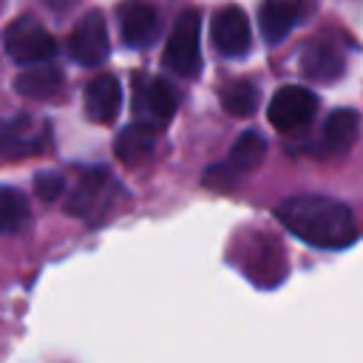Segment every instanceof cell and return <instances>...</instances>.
I'll list each match as a JSON object with an SVG mask.
<instances>
[{"mask_svg":"<svg viewBox=\"0 0 363 363\" xmlns=\"http://www.w3.org/2000/svg\"><path fill=\"white\" fill-rule=\"evenodd\" d=\"M315 111H318V96L312 91H306L303 85H284L272 94L267 105V119L275 130L289 133V130L306 128Z\"/></svg>","mask_w":363,"mask_h":363,"instance_id":"5b68a950","label":"cell"},{"mask_svg":"<svg viewBox=\"0 0 363 363\" xmlns=\"http://www.w3.org/2000/svg\"><path fill=\"white\" fill-rule=\"evenodd\" d=\"M346 68V60H343V51L326 40V37H318V40H309L303 48H301V71L303 77L309 79H318V82H332L343 74Z\"/></svg>","mask_w":363,"mask_h":363,"instance_id":"30bf717a","label":"cell"},{"mask_svg":"<svg viewBox=\"0 0 363 363\" xmlns=\"http://www.w3.org/2000/svg\"><path fill=\"white\" fill-rule=\"evenodd\" d=\"M275 216L292 235L320 250L346 247L357 235V221L352 210L329 196H315V193L289 196L278 204Z\"/></svg>","mask_w":363,"mask_h":363,"instance_id":"6da1fadb","label":"cell"},{"mask_svg":"<svg viewBox=\"0 0 363 363\" xmlns=\"http://www.w3.org/2000/svg\"><path fill=\"white\" fill-rule=\"evenodd\" d=\"M45 145L43 133L31 125L28 116H17L9 122H0V156L20 159V156H34Z\"/></svg>","mask_w":363,"mask_h":363,"instance_id":"4fadbf2b","label":"cell"},{"mask_svg":"<svg viewBox=\"0 0 363 363\" xmlns=\"http://www.w3.org/2000/svg\"><path fill=\"white\" fill-rule=\"evenodd\" d=\"M264 153H267L264 136L255 133V130H247V133H241L238 142L233 145L227 164H230L235 173H247V170H255V167L264 162Z\"/></svg>","mask_w":363,"mask_h":363,"instance_id":"e0dca14e","label":"cell"},{"mask_svg":"<svg viewBox=\"0 0 363 363\" xmlns=\"http://www.w3.org/2000/svg\"><path fill=\"white\" fill-rule=\"evenodd\" d=\"M28 218V201L14 187H0V233H17Z\"/></svg>","mask_w":363,"mask_h":363,"instance_id":"d6986e66","label":"cell"},{"mask_svg":"<svg viewBox=\"0 0 363 363\" xmlns=\"http://www.w3.org/2000/svg\"><path fill=\"white\" fill-rule=\"evenodd\" d=\"M176 102H179L176 91L164 79H156L147 74H139L133 79V116H136V122L156 130L173 119Z\"/></svg>","mask_w":363,"mask_h":363,"instance_id":"277c9868","label":"cell"},{"mask_svg":"<svg viewBox=\"0 0 363 363\" xmlns=\"http://www.w3.org/2000/svg\"><path fill=\"white\" fill-rule=\"evenodd\" d=\"M221 108L233 116H252L258 108V88L247 79H235L221 88Z\"/></svg>","mask_w":363,"mask_h":363,"instance_id":"ac0fdd59","label":"cell"},{"mask_svg":"<svg viewBox=\"0 0 363 363\" xmlns=\"http://www.w3.org/2000/svg\"><path fill=\"white\" fill-rule=\"evenodd\" d=\"M119 108H122L119 79H113L111 74H102V77H94L85 85V113H88L91 122L108 125L119 116Z\"/></svg>","mask_w":363,"mask_h":363,"instance_id":"8fae6325","label":"cell"},{"mask_svg":"<svg viewBox=\"0 0 363 363\" xmlns=\"http://www.w3.org/2000/svg\"><path fill=\"white\" fill-rule=\"evenodd\" d=\"M34 193L43 201H54V199H60V193H65V179L60 173H51V170L37 173L34 176Z\"/></svg>","mask_w":363,"mask_h":363,"instance_id":"ffe728a7","label":"cell"},{"mask_svg":"<svg viewBox=\"0 0 363 363\" xmlns=\"http://www.w3.org/2000/svg\"><path fill=\"white\" fill-rule=\"evenodd\" d=\"M71 57L79 65H99L108 51H111V40H108V26L102 11H88L79 17V23L71 31Z\"/></svg>","mask_w":363,"mask_h":363,"instance_id":"ba28073f","label":"cell"},{"mask_svg":"<svg viewBox=\"0 0 363 363\" xmlns=\"http://www.w3.org/2000/svg\"><path fill=\"white\" fill-rule=\"evenodd\" d=\"M116 184L111 182V176L102 170V167H94V170H85L79 176V182L74 184L71 196H68V213L77 216V218H96L102 216L108 207H111V190Z\"/></svg>","mask_w":363,"mask_h":363,"instance_id":"8992f818","label":"cell"},{"mask_svg":"<svg viewBox=\"0 0 363 363\" xmlns=\"http://www.w3.org/2000/svg\"><path fill=\"white\" fill-rule=\"evenodd\" d=\"M357 130H360V116L357 111H349V108H337L329 113L326 125H323V142L329 150H346L354 139H357Z\"/></svg>","mask_w":363,"mask_h":363,"instance_id":"2e32d148","label":"cell"},{"mask_svg":"<svg viewBox=\"0 0 363 363\" xmlns=\"http://www.w3.org/2000/svg\"><path fill=\"white\" fill-rule=\"evenodd\" d=\"M303 17V0H264L258 11V26L264 40L281 43Z\"/></svg>","mask_w":363,"mask_h":363,"instance_id":"7c38bea8","label":"cell"},{"mask_svg":"<svg viewBox=\"0 0 363 363\" xmlns=\"http://www.w3.org/2000/svg\"><path fill=\"white\" fill-rule=\"evenodd\" d=\"M6 54L20 62V65H34V62H48L57 51L54 37L45 31V26L37 17H17L6 34H3Z\"/></svg>","mask_w":363,"mask_h":363,"instance_id":"3957f363","label":"cell"},{"mask_svg":"<svg viewBox=\"0 0 363 363\" xmlns=\"http://www.w3.org/2000/svg\"><path fill=\"white\" fill-rule=\"evenodd\" d=\"M153 147H156L153 128H147L142 122H133V125L122 128L119 136H116V145H113L116 159L122 164H142L153 153Z\"/></svg>","mask_w":363,"mask_h":363,"instance_id":"9a60e30c","label":"cell"},{"mask_svg":"<svg viewBox=\"0 0 363 363\" xmlns=\"http://www.w3.org/2000/svg\"><path fill=\"white\" fill-rule=\"evenodd\" d=\"M116 20H119L122 43L130 45V48H145L159 34V11L147 0H125V3H119Z\"/></svg>","mask_w":363,"mask_h":363,"instance_id":"9c48e42d","label":"cell"},{"mask_svg":"<svg viewBox=\"0 0 363 363\" xmlns=\"http://www.w3.org/2000/svg\"><path fill=\"white\" fill-rule=\"evenodd\" d=\"M14 88L17 94L31 96V99H48L62 88V71L51 62H34L17 74Z\"/></svg>","mask_w":363,"mask_h":363,"instance_id":"5bb4252c","label":"cell"},{"mask_svg":"<svg viewBox=\"0 0 363 363\" xmlns=\"http://www.w3.org/2000/svg\"><path fill=\"white\" fill-rule=\"evenodd\" d=\"M210 40L224 57H244L252 45L250 20L238 6H224L210 20Z\"/></svg>","mask_w":363,"mask_h":363,"instance_id":"52a82bcc","label":"cell"},{"mask_svg":"<svg viewBox=\"0 0 363 363\" xmlns=\"http://www.w3.org/2000/svg\"><path fill=\"white\" fill-rule=\"evenodd\" d=\"M164 65L184 79L201 74V17L199 11H182L164 45Z\"/></svg>","mask_w":363,"mask_h":363,"instance_id":"7a4b0ae2","label":"cell"}]
</instances>
